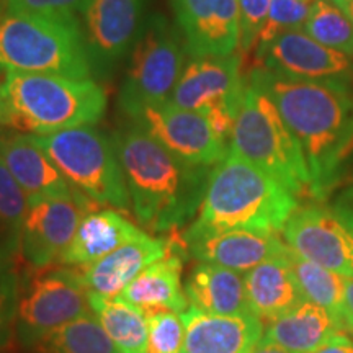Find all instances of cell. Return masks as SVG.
<instances>
[{
	"label": "cell",
	"mask_w": 353,
	"mask_h": 353,
	"mask_svg": "<svg viewBox=\"0 0 353 353\" xmlns=\"http://www.w3.org/2000/svg\"><path fill=\"white\" fill-rule=\"evenodd\" d=\"M172 7L192 57H226L241 48L237 0H172Z\"/></svg>",
	"instance_id": "2e32d148"
},
{
	"label": "cell",
	"mask_w": 353,
	"mask_h": 353,
	"mask_svg": "<svg viewBox=\"0 0 353 353\" xmlns=\"http://www.w3.org/2000/svg\"><path fill=\"white\" fill-rule=\"evenodd\" d=\"M303 32L330 50L353 57V25L332 0H314Z\"/></svg>",
	"instance_id": "f1b7e54d"
},
{
	"label": "cell",
	"mask_w": 353,
	"mask_h": 353,
	"mask_svg": "<svg viewBox=\"0 0 353 353\" xmlns=\"http://www.w3.org/2000/svg\"><path fill=\"white\" fill-rule=\"evenodd\" d=\"M343 216H345V219L352 224V228H353V214H343Z\"/></svg>",
	"instance_id": "ab89813d"
},
{
	"label": "cell",
	"mask_w": 353,
	"mask_h": 353,
	"mask_svg": "<svg viewBox=\"0 0 353 353\" xmlns=\"http://www.w3.org/2000/svg\"><path fill=\"white\" fill-rule=\"evenodd\" d=\"M182 353H252L263 337V321L254 314L216 316L190 306L183 311Z\"/></svg>",
	"instance_id": "ac0fdd59"
},
{
	"label": "cell",
	"mask_w": 353,
	"mask_h": 353,
	"mask_svg": "<svg viewBox=\"0 0 353 353\" xmlns=\"http://www.w3.org/2000/svg\"><path fill=\"white\" fill-rule=\"evenodd\" d=\"M244 281L250 312L262 321L276 319L304 301L286 254L245 272Z\"/></svg>",
	"instance_id": "cb8c5ba5"
},
{
	"label": "cell",
	"mask_w": 353,
	"mask_h": 353,
	"mask_svg": "<svg viewBox=\"0 0 353 353\" xmlns=\"http://www.w3.org/2000/svg\"><path fill=\"white\" fill-rule=\"evenodd\" d=\"M131 206L145 229L162 234L183 228L195 218L210 180V167L176 157L143 125L114 138Z\"/></svg>",
	"instance_id": "7a4b0ae2"
},
{
	"label": "cell",
	"mask_w": 353,
	"mask_h": 353,
	"mask_svg": "<svg viewBox=\"0 0 353 353\" xmlns=\"http://www.w3.org/2000/svg\"><path fill=\"white\" fill-rule=\"evenodd\" d=\"M296 210V195L283 183L228 151L211 170L200 210L183 231L182 242L232 229L276 234Z\"/></svg>",
	"instance_id": "3957f363"
},
{
	"label": "cell",
	"mask_w": 353,
	"mask_h": 353,
	"mask_svg": "<svg viewBox=\"0 0 353 353\" xmlns=\"http://www.w3.org/2000/svg\"><path fill=\"white\" fill-rule=\"evenodd\" d=\"M281 232L286 245L303 259L353 278V228L343 214L298 206Z\"/></svg>",
	"instance_id": "7c38bea8"
},
{
	"label": "cell",
	"mask_w": 353,
	"mask_h": 353,
	"mask_svg": "<svg viewBox=\"0 0 353 353\" xmlns=\"http://www.w3.org/2000/svg\"><path fill=\"white\" fill-rule=\"evenodd\" d=\"M28 208V196L0 157V257L20 249V234Z\"/></svg>",
	"instance_id": "f546056e"
},
{
	"label": "cell",
	"mask_w": 353,
	"mask_h": 353,
	"mask_svg": "<svg viewBox=\"0 0 353 353\" xmlns=\"http://www.w3.org/2000/svg\"><path fill=\"white\" fill-rule=\"evenodd\" d=\"M63 175L97 205L121 211L131 206L130 190L114 143L92 126L34 134Z\"/></svg>",
	"instance_id": "52a82bcc"
},
{
	"label": "cell",
	"mask_w": 353,
	"mask_h": 353,
	"mask_svg": "<svg viewBox=\"0 0 353 353\" xmlns=\"http://www.w3.org/2000/svg\"><path fill=\"white\" fill-rule=\"evenodd\" d=\"M144 0H85L83 39L92 74H108L134 46Z\"/></svg>",
	"instance_id": "5bb4252c"
},
{
	"label": "cell",
	"mask_w": 353,
	"mask_h": 353,
	"mask_svg": "<svg viewBox=\"0 0 353 353\" xmlns=\"http://www.w3.org/2000/svg\"><path fill=\"white\" fill-rule=\"evenodd\" d=\"M241 54L193 57L183 68L169 103L205 114L214 131L228 141L247 87Z\"/></svg>",
	"instance_id": "30bf717a"
},
{
	"label": "cell",
	"mask_w": 353,
	"mask_h": 353,
	"mask_svg": "<svg viewBox=\"0 0 353 353\" xmlns=\"http://www.w3.org/2000/svg\"><path fill=\"white\" fill-rule=\"evenodd\" d=\"M34 348L38 353H120L94 312L44 335Z\"/></svg>",
	"instance_id": "83f0119b"
},
{
	"label": "cell",
	"mask_w": 353,
	"mask_h": 353,
	"mask_svg": "<svg viewBox=\"0 0 353 353\" xmlns=\"http://www.w3.org/2000/svg\"><path fill=\"white\" fill-rule=\"evenodd\" d=\"M85 0H0V12H33L74 15Z\"/></svg>",
	"instance_id": "e575fe53"
},
{
	"label": "cell",
	"mask_w": 353,
	"mask_h": 353,
	"mask_svg": "<svg viewBox=\"0 0 353 353\" xmlns=\"http://www.w3.org/2000/svg\"><path fill=\"white\" fill-rule=\"evenodd\" d=\"M92 312L120 353H148V317L120 298L88 293Z\"/></svg>",
	"instance_id": "484cf974"
},
{
	"label": "cell",
	"mask_w": 353,
	"mask_h": 353,
	"mask_svg": "<svg viewBox=\"0 0 353 353\" xmlns=\"http://www.w3.org/2000/svg\"><path fill=\"white\" fill-rule=\"evenodd\" d=\"M185 44L179 28L162 15L148 20L132 46L126 79L120 92V107L138 118L148 107L169 103L183 72Z\"/></svg>",
	"instance_id": "ba28073f"
},
{
	"label": "cell",
	"mask_w": 353,
	"mask_h": 353,
	"mask_svg": "<svg viewBox=\"0 0 353 353\" xmlns=\"http://www.w3.org/2000/svg\"><path fill=\"white\" fill-rule=\"evenodd\" d=\"M311 3L309 0H272L257 48L273 41L281 33L303 30Z\"/></svg>",
	"instance_id": "4dcf8cb0"
},
{
	"label": "cell",
	"mask_w": 353,
	"mask_h": 353,
	"mask_svg": "<svg viewBox=\"0 0 353 353\" xmlns=\"http://www.w3.org/2000/svg\"><path fill=\"white\" fill-rule=\"evenodd\" d=\"M332 2L342 8V12L345 13L353 25V0H332Z\"/></svg>",
	"instance_id": "f35d334b"
},
{
	"label": "cell",
	"mask_w": 353,
	"mask_h": 353,
	"mask_svg": "<svg viewBox=\"0 0 353 353\" xmlns=\"http://www.w3.org/2000/svg\"><path fill=\"white\" fill-rule=\"evenodd\" d=\"M107 94L92 79L7 72L0 83V125L32 134L92 126L103 118Z\"/></svg>",
	"instance_id": "277c9868"
},
{
	"label": "cell",
	"mask_w": 353,
	"mask_h": 353,
	"mask_svg": "<svg viewBox=\"0 0 353 353\" xmlns=\"http://www.w3.org/2000/svg\"><path fill=\"white\" fill-rule=\"evenodd\" d=\"M272 0H237L241 25V51L250 52L259 44Z\"/></svg>",
	"instance_id": "836d02e7"
},
{
	"label": "cell",
	"mask_w": 353,
	"mask_h": 353,
	"mask_svg": "<svg viewBox=\"0 0 353 353\" xmlns=\"http://www.w3.org/2000/svg\"><path fill=\"white\" fill-rule=\"evenodd\" d=\"M190 306L206 314H252L247 301L244 276L221 265L200 262L185 281Z\"/></svg>",
	"instance_id": "7402d4cb"
},
{
	"label": "cell",
	"mask_w": 353,
	"mask_h": 353,
	"mask_svg": "<svg viewBox=\"0 0 353 353\" xmlns=\"http://www.w3.org/2000/svg\"><path fill=\"white\" fill-rule=\"evenodd\" d=\"M312 353H353V339L350 334L339 332L330 337L324 345Z\"/></svg>",
	"instance_id": "d590c367"
},
{
	"label": "cell",
	"mask_w": 353,
	"mask_h": 353,
	"mask_svg": "<svg viewBox=\"0 0 353 353\" xmlns=\"http://www.w3.org/2000/svg\"><path fill=\"white\" fill-rule=\"evenodd\" d=\"M343 332L353 335V278H345V301L342 316Z\"/></svg>",
	"instance_id": "8d00e7d4"
},
{
	"label": "cell",
	"mask_w": 353,
	"mask_h": 353,
	"mask_svg": "<svg viewBox=\"0 0 353 353\" xmlns=\"http://www.w3.org/2000/svg\"><path fill=\"white\" fill-rule=\"evenodd\" d=\"M172 242L148 234L118 247L99 262L79 267L88 293L117 298L149 265L169 254Z\"/></svg>",
	"instance_id": "d6986e66"
},
{
	"label": "cell",
	"mask_w": 353,
	"mask_h": 353,
	"mask_svg": "<svg viewBox=\"0 0 353 353\" xmlns=\"http://www.w3.org/2000/svg\"><path fill=\"white\" fill-rule=\"evenodd\" d=\"M95 206L97 203L83 193L30 203L20 234V252L25 262L33 270L61 262L82 219Z\"/></svg>",
	"instance_id": "8fae6325"
},
{
	"label": "cell",
	"mask_w": 353,
	"mask_h": 353,
	"mask_svg": "<svg viewBox=\"0 0 353 353\" xmlns=\"http://www.w3.org/2000/svg\"><path fill=\"white\" fill-rule=\"evenodd\" d=\"M38 272L25 288L20 285L17 335L26 347H34L44 335L92 312L79 268Z\"/></svg>",
	"instance_id": "9c48e42d"
},
{
	"label": "cell",
	"mask_w": 353,
	"mask_h": 353,
	"mask_svg": "<svg viewBox=\"0 0 353 353\" xmlns=\"http://www.w3.org/2000/svg\"><path fill=\"white\" fill-rule=\"evenodd\" d=\"M309 2H314V0H309Z\"/></svg>",
	"instance_id": "60d3db41"
},
{
	"label": "cell",
	"mask_w": 353,
	"mask_h": 353,
	"mask_svg": "<svg viewBox=\"0 0 353 353\" xmlns=\"http://www.w3.org/2000/svg\"><path fill=\"white\" fill-rule=\"evenodd\" d=\"M286 257H288L303 298L329 311L343 330L342 316L343 301H345V276L339 275L322 265L309 262L301 255L293 252L290 247Z\"/></svg>",
	"instance_id": "4316f807"
},
{
	"label": "cell",
	"mask_w": 353,
	"mask_h": 353,
	"mask_svg": "<svg viewBox=\"0 0 353 353\" xmlns=\"http://www.w3.org/2000/svg\"><path fill=\"white\" fill-rule=\"evenodd\" d=\"M136 120L159 143L188 164L216 165L229 151L226 141L201 113L162 103L144 108Z\"/></svg>",
	"instance_id": "4fadbf2b"
},
{
	"label": "cell",
	"mask_w": 353,
	"mask_h": 353,
	"mask_svg": "<svg viewBox=\"0 0 353 353\" xmlns=\"http://www.w3.org/2000/svg\"><path fill=\"white\" fill-rule=\"evenodd\" d=\"M20 281L10 267H0V350L10 345L17 332Z\"/></svg>",
	"instance_id": "d6a6232c"
},
{
	"label": "cell",
	"mask_w": 353,
	"mask_h": 353,
	"mask_svg": "<svg viewBox=\"0 0 353 353\" xmlns=\"http://www.w3.org/2000/svg\"><path fill=\"white\" fill-rule=\"evenodd\" d=\"M247 81L270 97L296 138L311 174V195L324 198L353 154V82L294 81L262 68Z\"/></svg>",
	"instance_id": "6da1fadb"
},
{
	"label": "cell",
	"mask_w": 353,
	"mask_h": 353,
	"mask_svg": "<svg viewBox=\"0 0 353 353\" xmlns=\"http://www.w3.org/2000/svg\"><path fill=\"white\" fill-rule=\"evenodd\" d=\"M252 353H293V352L286 350V348L276 345V343L267 342L262 339V341L257 343V347L254 348Z\"/></svg>",
	"instance_id": "74e56055"
},
{
	"label": "cell",
	"mask_w": 353,
	"mask_h": 353,
	"mask_svg": "<svg viewBox=\"0 0 353 353\" xmlns=\"http://www.w3.org/2000/svg\"><path fill=\"white\" fill-rule=\"evenodd\" d=\"M259 68L294 81H353L350 57L317 43L303 30L281 33L257 48Z\"/></svg>",
	"instance_id": "9a60e30c"
},
{
	"label": "cell",
	"mask_w": 353,
	"mask_h": 353,
	"mask_svg": "<svg viewBox=\"0 0 353 353\" xmlns=\"http://www.w3.org/2000/svg\"><path fill=\"white\" fill-rule=\"evenodd\" d=\"M179 252L180 244H172L164 259L149 265L117 298L141 309L145 317L159 312L182 314L187 311L188 298L180 283L183 260Z\"/></svg>",
	"instance_id": "44dd1931"
},
{
	"label": "cell",
	"mask_w": 353,
	"mask_h": 353,
	"mask_svg": "<svg viewBox=\"0 0 353 353\" xmlns=\"http://www.w3.org/2000/svg\"><path fill=\"white\" fill-rule=\"evenodd\" d=\"M229 141V151L267 172L294 195L311 193V174L296 138L270 97L249 81Z\"/></svg>",
	"instance_id": "8992f818"
},
{
	"label": "cell",
	"mask_w": 353,
	"mask_h": 353,
	"mask_svg": "<svg viewBox=\"0 0 353 353\" xmlns=\"http://www.w3.org/2000/svg\"><path fill=\"white\" fill-rule=\"evenodd\" d=\"M148 353H182L185 324L179 312H159L148 317Z\"/></svg>",
	"instance_id": "1f68e13d"
},
{
	"label": "cell",
	"mask_w": 353,
	"mask_h": 353,
	"mask_svg": "<svg viewBox=\"0 0 353 353\" xmlns=\"http://www.w3.org/2000/svg\"><path fill=\"white\" fill-rule=\"evenodd\" d=\"M339 332L343 330L329 311L304 299L268 322L262 339L293 353H312Z\"/></svg>",
	"instance_id": "d4e9b609"
},
{
	"label": "cell",
	"mask_w": 353,
	"mask_h": 353,
	"mask_svg": "<svg viewBox=\"0 0 353 353\" xmlns=\"http://www.w3.org/2000/svg\"><path fill=\"white\" fill-rule=\"evenodd\" d=\"M0 157L28 196V203L70 198L82 193L38 144L34 134H15L0 139Z\"/></svg>",
	"instance_id": "e0dca14e"
},
{
	"label": "cell",
	"mask_w": 353,
	"mask_h": 353,
	"mask_svg": "<svg viewBox=\"0 0 353 353\" xmlns=\"http://www.w3.org/2000/svg\"><path fill=\"white\" fill-rule=\"evenodd\" d=\"M143 234L144 231L117 211L94 210L82 219L59 263L76 267L92 265Z\"/></svg>",
	"instance_id": "603a6c76"
},
{
	"label": "cell",
	"mask_w": 353,
	"mask_h": 353,
	"mask_svg": "<svg viewBox=\"0 0 353 353\" xmlns=\"http://www.w3.org/2000/svg\"><path fill=\"white\" fill-rule=\"evenodd\" d=\"M185 249L200 262L245 273L265 260L285 255L288 245L273 232L232 229L190 242Z\"/></svg>",
	"instance_id": "ffe728a7"
},
{
	"label": "cell",
	"mask_w": 353,
	"mask_h": 353,
	"mask_svg": "<svg viewBox=\"0 0 353 353\" xmlns=\"http://www.w3.org/2000/svg\"><path fill=\"white\" fill-rule=\"evenodd\" d=\"M0 69L90 79L85 39L76 17L0 12Z\"/></svg>",
	"instance_id": "5b68a950"
}]
</instances>
